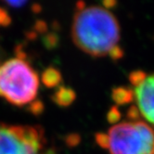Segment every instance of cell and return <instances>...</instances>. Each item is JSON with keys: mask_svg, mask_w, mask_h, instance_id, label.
<instances>
[{"mask_svg": "<svg viewBox=\"0 0 154 154\" xmlns=\"http://www.w3.org/2000/svg\"><path fill=\"white\" fill-rule=\"evenodd\" d=\"M72 38L77 48L90 56L113 60L124 56L119 21L108 7L78 3L72 18Z\"/></svg>", "mask_w": 154, "mask_h": 154, "instance_id": "cell-1", "label": "cell"}, {"mask_svg": "<svg viewBox=\"0 0 154 154\" xmlns=\"http://www.w3.org/2000/svg\"><path fill=\"white\" fill-rule=\"evenodd\" d=\"M96 141L109 154H154V129L141 119L116 123Z\"/></svg>", "mask_w": 154, "mask_h": 154, "instance_id": "cell-2", "label": "cell"}, {"mask_svg": "<svg viewBox=\"0 0 154 154\" xmlns=\"http://www.w3.org/2000/svg\"><path fill=\"white\" fill-rule=\"evenodd\" d=\"M39 76L19 55L0 65V97L16 106L32 105L39 90Z\"/></svg>", "mask_w": 154, "mask_h": 154, "instance_id": "cell-3", "label": "cell"}, {"mask_svg": "<svg viewBox=\"0 0 154 154\" xmlns=\"http://www.w3.org/2000/svg\"><path fill=\"white\" fill-rule=\"evenodd\" d=\"M46 143L40 126L0 125V154H44Z\"/></svg>", "mask_w": 154, "mask_h": 154, "instance_id": "cell-4", "label": "cell"}, {"mask_svg": "<svg viewBox=\"0 0 154 154\" xmlns=\"http://www.w3.org/2000/svg\"><path fill=\"white\" fill-rule=\"evenodd\" d=\"M131 102H134L129 113L130 119L141 117L154 129V72L135 71L129 75Z\"/></svg>", "mask_w": 154, "mask_h": 154, "instance_id": "cell-5", "label": "cell"}, {"mask_svg": "<svg viewBox=\"0 0 154 154\" xmlns=\"http://www.w3.org/2000/svg\"><path fill=\"white\" fill-rule=\"evenodd\" d=\"M11 23V19L8 16V14L7 13V11L0 8V25L1 26H8Z\"/></svg>", "mask_w": 154, "mask_h": 154, "instance_id": "cell-6", "label": "cell"}, {"mask_svg": "<svg viewBox=\"0 0 154 154\" xmlns=\"http://www.w3.org/2000/svg\"><path fill=\"white\" fill-rule=\"evenodd\" d=\"M6 4L10 7H12V8H20L21 6L25 5L26 2L25 1H7Z\"/></svg>", "mask_w": 154, "mask_h": 154, "instance_id": "cell-7", "label": "cell"}]
</instances>
